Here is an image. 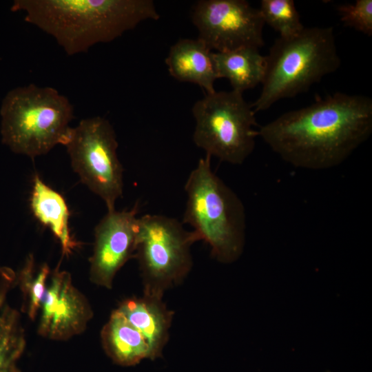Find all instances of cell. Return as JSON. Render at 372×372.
<instances>
[{
    "instance_id": "cell-3",
    "label": "cell",
    "mask_w": 372,
    "mask_h": 372,
    "mask_svg": "<svg viewBox=\"0 0 372 372\" xmlns=\"http://www.w3.org/2000/svg\"><path fill=\"white\" fill-rule=\"evenodd\" d=\"M265 62L261 92L251 104L255 112L307 91L340 68L333 28H304L296 35L279 37L265 56Z\"/></svg>"
},
{
    "instance_id": "cell-21",
    "label": "cell",
    "mask_w": 372,
    "mask_h": 372,
    "mask_svg": "<svg viewBox=\"0 0 372 372\" xmlns=\"http://www.w3.org/2000/svg\"><path fill=\"white\" fill-rule=\"evenodd\" d=\"M327 372H329V371H327Z\"/></svg>"
},
{
    "instance_id": "cell-11",
    "label": "cell",
    "mask_w": 372,
    "mask_h": 372,
    "mask_svg": "<svg viewBox=\"0 0 372 372\" xmlns=\"http://www.w3.org/2000/svg\"><path fill=\"white\" fill-rule=\"evenodd\" d=\"M38 333L52 340H66L83 332L93 312L85 296L73 285L70 274L56 269L43 294Z\"/></svg>"
},
{
    "instance_id": "cell-15",
    "label": "cell",
    "mask_w": 372,
    "mask_h": 372,
    "mask_svg": "<svg viewBox=\"0 0 372 372\" xmlns=\"http://www.w3.org/2000/svg\"><path fill=\"white\" fill-rule=\"evenodd\" d=\"M30 208L34 217L48 227L59 240L63 256H68L78 247L69 227L70 211L61 194L35 175L30 196Z\"/></svg>"
},
{
    "instance_id": "cell-2",
    "label": "cell",
    "mask_w": 372,
    "mask_h": 372,
    "mask_svg": "<svg viewBox=\"0 0 372 372\" xmlns=\"http://www.w3.org/2000/svg\"><path fill=\"white\" fill-rule=\"evenodd\" d=\"M11 10L53 37L68 55L108 43L160 15L152 0H16Z\"/></svg>"
},
{
    "instance_id": "cell-20",
    "label": "cell",
    "mask_w": 372,
    "mask_h": 372,
    "mask_svg": "<svg viewBox=\"0 0 372 372\" xmlns=\"http://www.w3.org/2000/svg\"><path fill=\"white\" fill-rule=\"evenodd\" d=\"M337 10L344 25L369 37L372 35V0H356L353 3L340 5Z\"/></svg>"
},
{
    "instance_id": "cell-6",
    "label": "cell",
    "mask_w": 372,
    "mask_h": 372,
    "mask_svg": "<svg viewBox=\"0 0 372 372\" xmlns=\"http://www.w3.org/2000/svg\"><path fill=\"white\" fill-rule=\"evenodd\" d=\"M196 121L193 140L206 154L241 165L253 152L258 136L255 112L242 93L215 91L192 109Z\"/></svg>"
},
{
    "instance_id": "cell-14",
    "label": "cell",
    "mask_w": 372,
    "mask_h": 372,
    "mask_svg": "<svg viewBox=\"0 0 372 372\" xmlns=\"http://www.w3.org/2000/svg\"><path fill=\"white\" fill-rule=\"evenodd\" d=\"M16 278L10 268L0 267V372H19L17 362L25 347L20 314L8 301Z\"/></svg>"
},
{
    "instance_id": "cell-4",
    "label": "cell",
    "mask_w": 372,
    "mask_h": 372,
    "mask_svg": "<svg viewBox=\"0 0 372 372\" xmlns=\"http://www.w3.org/2000/svg\"><path fill=\"white\" fill-rule=\"evenodd\" d=\"M187 195L183 223L198 240L211 247L218 262L229 264L241 256L245 241L246 214L242 202L211 169V156L200 158L185 185Z\"/></svg>"
},
{
    "instance_id": "cell-13",
    "label": "cell",
    "mask_w": 372,
    "mask_h": 372,
    "mask_svg": "<svg viewBox=\"0 0 372 372\" xmlns=\"http://www.w3.org/2000/svg\"><path fill=\"white\" fill-rule=\"evenodd\" d=\"M165 63L176 79L196 84L207 94L216 91L214 83L218 77L213 52L198 39L178 40L170 48Z\"/></svg>"
},
{
    "instance_id": "cell-9",
    "label": "cell",
    "mask_w": 372,
    "mask_h": 372,
    "mask_svg": "<svg viewBox=\"0 0 372 372\" xmlns=\"http://www.w3.org/2000/svg\"><path fill=\"white\" fill-rule=\"evenodd\" d=\"M198 39L212 51L225 52L264 45V21L258 8L245 0H200L192 9Z\"/></svg>"
},
{
    "instance_id": "cell-10",
    "label": "cell",
    "mask_w": 372,
    "mask_h": 372,
    "mask_svg": "<svg viewBox=\"0 0 372 372\" xmlns=\"http://www.w3.org/2000/svg\"><path fill=\"white\" fill-rule=\"evenodd\" d=\"M138 203L130 210L107 211L94 229L90 278L94 284L110 289L121 268L134 257L138 232Z\"/></svg>"
},
{
    "instance_id": "cell-5",
    "label": "cell",
    "mask_w": 372,
    "mask_h": 372,
    "mask_svg": "<svg viewBox=\"0 0 372 372\" xmlns=\"http://www.w3.org/2000/svg\"><path fill=\"white\" fill-rule=\"evenodd\" d=\"M0 115L3 143L14 153L34 158L63 144L74 107L54 87L31 83L7 93Z\"/></svg>"
},
{
    "instance_id": "cell-12",
    "label": "cell",
    "mask_w": 372,
    "mask_h": 372,
    "mask_svg": "<svg viewBox=\"0 0 372 372\" xmlns=\"http://www.w3.org/2000/svg\"><path fill=\"white\" fill-rule=\"evenodd\" d=\"M116 309L144 337L152 360L160 357L169 338L174 315L162 301V297L144 293L143 297L123 301Z\"/></svg>"
},
{
    "instance_id": "cell-7",
    "label": "cell",
    "mask_w": 372,
    "mask_h": 372,
    "mask_svg": "<svg viewBox=\"0 0 372 372\" xmlns=\"http://www.w3.org/2000/svg\"><path fill=\"white\" fill-rule=\"evenodd\" d=\"M196 241V234L186 231L176 218L157 214L138 218L134 257L144 293L163 297L167 289L180 283L192 268L190 247Z\"/></svg>"
},
{
    "instance_id": "cell-1",
    "label": "cell",
    "mask_w": 372,
    "mask_h": 372,
    "mask_svg": "<svg viewBox=\"0 0 372 372\" xmlns=\"http://www.w3.org/2000/svg\"><path fill=\"white\" fill-rule=\"evenodd\" d=\"M372 133V99L335 92L260 126L258 136L283 161L299 168L338 166Z\"/></svg>"
},
{
    "instance_id": "cell-17",
    "label": "cell",
    "mask_w": 372,
    "mask_h": 372,
    "mask_svg": "<svg viewBox=\"0 0 372 372\" xmlns=\"http://www.w3.org/2000/svg\"><path fill=\"white\" fill-rule=\"evenodd\" d=\"M219 78L229 80L232 90L243 93L262 83L265 72V56L259 49L242 48L225 52H213Z\"/></svg>"
},
{
    "instance_id": "cell-16",
    "label": "cell",
    "mask_w": 372,
    "mask_h": 372,
    "mask_svg": "<svg viewBox=\"0 0 372 372\" xmlns=\"http://www.w3.org/2000/svg\"><path fill=\"white\" fill-rule=\"evenodd\" d=\"M101 342L106 353L118 364L133 366L144 359L152 360L144 337L117 309L102 329Z\"/></svg>"
},
{
    "instance_id": "cell-18",
    "label": "cell",
    "mask_w": 372,
    "mask_h": 372,
    "mask_svg": "<svg viewBox=\"0 0 372 372\" xmlns=\"http://www.w3.org/2000/svg\"><path fill=\"white\" fill-rule=\"evenodd\" d=\"M51 272L47 264L37 266L34 257L30 254L16 278L23 297L22 309L34 320L39 311L43 294L46 289Z\"/></svg>"
},
{
    "instance_id": "cell-19",
    "label": "cell",
    "mask_w": 372,
    "mask_h": 372,
    "mask_svg": "<svg viewBox=\"0 0 372 372\" xmlns=\"http://www.w3.org/2000/svg\"><path fill=\"white\" fill-rule=\"evenodd\" d=\"M264 23L289 37L304 29L293 0H262L258 8Z\"/></svg>"
},
{
    "instance_id": "cell-8",
    "label": "cell",
    "mask_w": 372,
    "mask_h": 372,
    "mask_svg": "<svg viewBox=\"0 0 372 372\" xmlns=\"http://www.w3.org/2000/svg\"><path fill=\"white\" fill-rule=\"evenodd\" d=\"M63 145L81 181L105 202L107 211L115 209L123 195V168L110 121L101 116L83 118L70 127Z\"/></svg>"
}]
</instances>
